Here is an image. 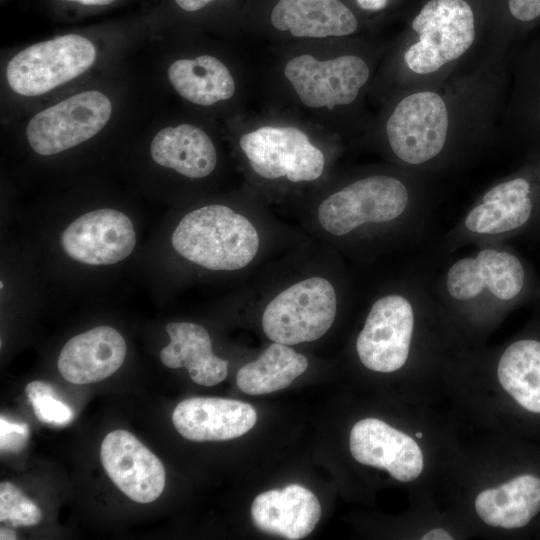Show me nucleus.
Returning <instances> with one entry per match:
<instances>
[{"label":"nucleus","mask_w":540,"mask_h":540,"mask_svg":"<svg viewBox=\"0 0 540 540\" xmlns=\"http://www.w3.org/2000/svg\"><path fill=\"white\" fill-rule=\"evenodd\" d=\"M36 417L43 423L66 425L73 418L72 409L53 395H46L31 402Z\"/></svg>","instance_id":"26"},{"label":"nucleus","mask_w":540,"mask_h":540,"mask_svg":"<svg viewBox=\"0 0 540 540\" xmlns=\"http://www.w3.org/2000/svg\"><path fill=\"white\" fill-rule=\"evenodd\" d=\"M66 1L77 2L83 5L101 6V5H108L115 0H66Z\"/></svg>","instance_id":"33"},{"label":"nucleus","mask_w":540,"mask_h":540,"mask_svg":"<svg viewBox=\"0 0 540 540\" xmlns=\"http://www.w3.org/2000/svg\"><path fill=\"white\" fill-rule=\"evenodd\" d=\"M211 1L214 0H175L181 9L189 12L200 10Z\"/></svg>","instance_id":"30"},{"label":"nucleus","mask_w":540,"mask_h":540,"mask_svg":"<svg viewBox=\"0 0 540 540\" xmlns=\"http://www.w3.org/2000/svg\"><path fill=\"white\" fill-rule=\"evenodd\" d=\"M349 448L357 462L384 469L400 482L414 481L423 471V452L418 443L377 418H364L354 424Z\"/></svg>","instance_id":"14"},{"label":"nucleus","mask_w":540,"mask_h":540,"mask_svg":"<svg viewBox=\"0 0 540 540\" xmlns=\"http://www.w3.org/2000/svg\"><path fill=\"white\" fill-rule=\"evenodd\" d=\"M337 310L334 286L325 278L302 280L275 296L266 306L262 327L278 343L294 345L323 336Z\"/></svg>","instance_id":"6"},{"label":"nucleus","mask_w":540,"mask_h":540,"mask_svg":"<svg viewBox=\"0 0 540 540\" xmlns=\"http://www.w3.org/2000/svg\"><path fill=\"white\" fill-rule=\"evenodd\" d=\"M257 414L248 403L218 397H192L181 401L172 422L184 438L196 441H224L240 437L256 423Z\"/></svg>","instance_id":"15"},{"label":"nucleus","mask_w":540,"mask_h":540,"mask_svg":"<svg viewBox=\"0 0 540 540\" xmlns=\"http://www.w3.org/2000/svg\"><path fill=\"white\" fill-rule=\"evenodd\" d=\"M167 74L174 90L185 100L199 106H211L228 100L236 91L235 80L229 69L211 55L176 60L169 66Z\"/></svg>","instance_id":"22"},{"label":"nucleus","mask_w":540,"mask_h":540,"mask_svg":"<svg viewBox=\"0 0 540 540\" xmlns=\"http://www.w3.org/2000/svg\"><path fill=\"white\" fill-rule=\"evenodd\" d=\"M3 287H4L3 282L1 281L0 288L2 289Z\"/></svg>","instance_id":"37"},{"label":"nucleus","mask_w":540,"mask_h":540,"mask_svg":"<svg viewBox=\"0 0 540 540\" xmlns=\"http://www.w3.org/2000/svg\"><path fill=\"white\" fill-rule=\"evenodd\" d=\"M111 113V101L102 92H80L37 113L26 127V138L37 154L55 155L98 134Z\"/></svg>","instance_id":"8"},{"label":"nucleus","mask_w":540,"mask_h":540,"mask_svg":"<svg viewBox=\"0 0 540 540\" xmlns=\"http://www.w3.org/2000/svg\"><path fill=\"white\" fill-rule=\"evenodd\" d=\"M95 58L96 49L89 39L63 35L15 54L7 64L6 79L15 93L39 96L87 71Z\"/></svg>","instance_id":"5"},{"label":"nucleus","mask_w":540,"mask_h":540,"mask_svg":"<svg viewBox=\"0 0 540 540\" xmlns=\"http://www.w3.org/2000/svg\"><path fill=\"white\" fill-rule=\"evenodd\" d=\"M430 273L416 270L399 287L377 298L356 339V352L369 370L403 368L414 347L420 317L436 302Z\"/></svg>","instance_id":"3"},{"label":"nucleus","mask_w":540,"mask_h":540,"mask_svg":"<svg viewBox=\"0 0 540 540\" xmlns=\"http://www.w3.org/2000/svg\"><path fill=\"white\" fill-rule=\"evenodd\" d=\"M42 519L36 503L27 498L14 484L0 483V521L9 527L33 526Z\"/></svg>","instance_id":"25"},{"label":"nucleus","mask_w":540,"mask_h":540,"mask_svg":"<svg viewBox=\"0 0 540 540\" xmlns=\"http://www.w3.org/2000/svg\"><path fill=\"white\" fill-rule=\"evenodd\" d=\"M65 254L87 265H111L128 257L136 244L130 218L121 211L102 208L87 212L62 232Z\"/></svg>","instance_id":"12"},{"label":"nucleus","mask_w":540,"mask_h":540,"mask_svg":"<svg viewBox=\"0 0 540 540\" xmlns=\"http://www.w3.org/2000/svg\"><path fill=\"white\" fill-rule=\"evenodd\" d=\"M174 250L210 270H238L257 254L259 236L243 215L224 205H208L187 213L171 238Z\"/></svg>","instance_id":"4"},{"label":"nucleus","mask_w":540,"mask_h":540,"mask_svg":"<svg viewBox=\"0 0 540 540\" xmlns=\"http://www.w3.org/2000/svg\"><path fill=\"white\" fill-rule=\"evenodd\" d=\"M150 155L158 165L192 179L207 177L217 164L211 138L201 128L187 123L161 129L151 142Z\"/></svg>","instance_id":"20"},{"label":"nucleus","mask_w":540,"mask_h":540,"mask_svg":"<svg viewBox=\"0 0 540 540\" xmlns=\"http://www.w3.org/2000/svg\"><path fill=\"white\" fill-rule=\"evenodd\" d=\"M170 343L160 352L162 363L169 368L185 367L197 384L213 386L228 374V361L213 353L207 330L191 322H170L166 325Z\"/></svg>","instance_id":"19"},{"label":"nucleus","mask_w":540,"mask_h":540,"mask_svg":"<svg viewBox=\"0 0 540 540\" xmlns=\"http://www.w3.org/2000/svg\"><path fill=\"white\" fill-rule=\"evenodd\" d=\"M496 373L500 386L522 408L540 414V340L511 342L498 358Z\"/></svg>","instance_id":"23"},{"label":"nucleus","mask_w":540,"mask_h":540,"mask_svg":"<svg viewBox=\"0 0 540 540\" xmlns=\"http://www.w3.org/2000/svg\"><path fill=\"white\" fill-rule=\"evenodd\" d=\"M126 343L113 327L98 326L70 338L58 357V370L73 384H89L114 374L123 364Z\"/></svg>","instance_id":"16"},{"label":"nucleus","mask_w":540,"mask_h":540,"mask_svg":"<svg viewBox=\"0 0 540 540\" xmlns=\"http://www.w3.org/2000/svg\"><path fill=\"white\" fill-rule=\"evenodd\" d=\"M531 230H538L540 234V218L538 219V221L536 222V224L533 226Z\"/></svg>","instance_id":"35"},{"label":"nucleus","mask_w":540,"mask_h":540,"mask_svg":"<svg viewBox=\"0 0 540 540\" xmlns=\"http://www.w3.org/2000/svg\"><path fill=\"white\" fill-rule=\"evenodd\" d=\"M317 214L323 229L338 237L366 226L396 225L422 240L432 212L402 179L375 174L328 196Z\"/></svg>","instance_id":"2"},{"label":"nucleus","mask_w":540,"mask_h":540,"mask_svg":"<svg viewBox=\"0 0 540 540\" xmlns=\"http://www.w3.org/2000/svg\"><path fill=\"white\" fill-rule=\"evenodd\" d=\"M251 517L265 533L298 540L313 531L321 517V506L310 490L290 484L259 494L251 505Z\"/></svg>","instance_id":"17"},{"label":"nucleus","mask_w":540,"mask_h":540,"mask_svg":"<svg viewBox=\"0 0 540 540\" xmlns=\"http://www.w3.org/2000/svg\"><path fill=\"white\" fill-rule=\"evenodd\" d=\"M25 392L31 402L46 395L56 396L53 386L43 381H32L28 383Z\"/></svg>","instance_id":"29"},{"label":"nucleus","mask_w":540,"mask_h":540,"mask_svg":"<svg viewBox=\"0 0 540 540\" xmlns=\"http://www.w3.org/2000/svg\"><path fill=\"white\" fill-rule=\"evenodd\" d=\"M419 41L405 52L417 74L437 71L463 55L475 39L474 15L465 0H430L412 22Z\"/></svg>","instance_id":"7"},{"label":"nucleus","mask_w":540,"mask_h":540,"mask_svg":"<svg viewBox=\"0 0 540 540\" xmlns=\"http://www.w3.org/2000/svg\"><path fill=\"white\" fill-rule=\"evenodd\" d=\"M239 144L251 169L265 179L309 182L324 171L323 152L293 126H261L243 134Z\"/></svg>","instance_id":"9"},{"label":"nucleus","mask_w":540,"mask_h":540,"mask_svg":"<svg viewBox=\"0 0 540 540\" xmlns=\"http://www.w3.org/2000/svg\"><path fill=\"white\" fill-rule=\"evenodd\" d=\"M270 20L277 30L298 38L347 36L358 27L355 15L340 0H279Z\"/></svg>","instance_id":"18"},{"label":"nucleus","mask_w":540,"mask_h":540,"mask_svg":"<svg viewBox=\"0 0 540 540\" xmlns=\"http://www.w3.org/2000/svg\"><path fill=\"white\" fill-rule=\"evenodd\" d=\"M102 465L114 484L138 503L155 501L165 487L160 459L126 430H114L102 441Z\"/></svg>","instance_id":"13"},{"label":"nucleus","mask_w":540,"mask_h":540,"mask_svg":"<svg viewBox=\"0 0 540 540\" xmlns=\"http://www.w3.org/2000/svg\"><path fill=\"white\" fill-rule=\"evenodd\" d=\"M16 538H17L16 534L12 529L1 527V529H0V539L1 540H14Z\"/></svg>","instance_id":"34"},{"label":"nucleus","mask_w":540,"mask_h":540,"mask_svg":"<svg viewBox=\"0 0 540 540\" xmlns=\"http://www.w3.org/2000/svg\"><path fill=\"white\" fill-rule=\"evenodd\" d=\"M29 427L25 423L12 422L0 418V448L2 452L15 453L27 444Z\"/></svg>","instance_id":"27"},{"label":"nucleus","mask_w":540,"mask_h":540,"mask_svg":"<svg viewBox=\"0 0 540 540\" xmlns=\"http://www.w3.org/2000/svg\"><path fill=\"white\" fill-rule=\"evenodd\" d=\"M285 78L307 107L329 108L352 103L370 75L366 62L355 55L319 60L310 54L290 59Z\"/></svg>","instance_id":"11"},{"label":"nucleus","mask_w":540,"mask_h":540,"mask_svg":"<svg viewBox=\"0 0 540 540\" xmlns=\"http://www.w3.org/2000/svg\"><path fill=\"white\" fill-rule=\"evenodd\" d=\"M432 287L446 313L481 321L540 293L530 264L505 243H484L464 255L451 256Z\"/></svg>","instance_id":"1"},{"label":"nucleus","mask_w":540,"mask_h":540,"mask_svg":"<svg viewBox=\"0 0 540 540\" xmlns=\"http://www.w3.org/2000/svg\"><path fill=\"white\" fill-rule=\"evenodd\" d=\"M474 506L488 526L522 528L540 512V478L522 474L484 489L476 496Z\"/></svg>","instance_id":"21"},{"label":"nucleus","mask_w":540,"mask_h":540,"mask_svg":"<svg viewBox=\"0 0 540 540\" xmlns=\"http://www.w3.org/2000/svg\"><path fill=\"white\" fill-rule=\"evenodd\" d=\"M512 16L520 21H531L540 17V0H509Z\"/></svg>","instance_id":"28"},{"label":"nucleus","mask_w":540,"mask_h":540,"mask_svg":"<svg viewBox=\"0 0 540 540\" xmlns=\"http://www.w3.org/2000/svg\"><path fill=\"white\" fill-rule=\"evenodd\" d=\"M358 5L369 11H377L383 9L387 3L388 0H356Z\"/></svg>","instance_id":"32"},{"label":"nucleus","mask_w":540,"mask_h":540,"mask_svg":"<svg viewBox=\"0 0 540 540\" xmlns=\"http://www.w3.org/2000/svg\"><path fill=\"white\" fill-rule=\"evenodd\" d=\"M307 367L308 360L304 355L274 342L258 359L240 368L236 382L246 394H268L288 387Z\"/></svg>","instance_id":"24"},{"label":"nucleus","mask_w":540,"mask_h":540,"mask_svg":"<svg viewBox=\"0 0 540 540\" xmlns=\"http://www.w3.org/2000/svg\"><path fill=\"white\" fill-rule=\"evenodd\" d=\"M423 540H453L454 537L443 528H435L426 532L422 538Z\"/></svg>","instance_id":"31"},{"label":"nucleus","mask_w":540,"mask_h":540,"mask_svg":"<svg viewBox=\"0 0 540 540\" xmlns=\"http://www.w3.org/2000/svg\"><path fill=\"white\" fill-rule=\"evenodd\" d=\"M448 123L447 107L437 93L411 94L396 105L387 121L388 144L404 164H428L445 148Z\"/></svg>","instance_id":"10"},{"label":"nucleus","mask_w":540,"mask_h":540,"mask_svg":"<svg viewBox=\"0 0 540 540\" xmlns=\"http://www.w3.org/2000/svg\"><path fill=\"white\" fill-rule=\"evenodd\" d=\"M415 435H416L417 438H422V436H423L422 432H420V431L416 432Z\"/></svg>","instance_id":"36"}]
</instances>
